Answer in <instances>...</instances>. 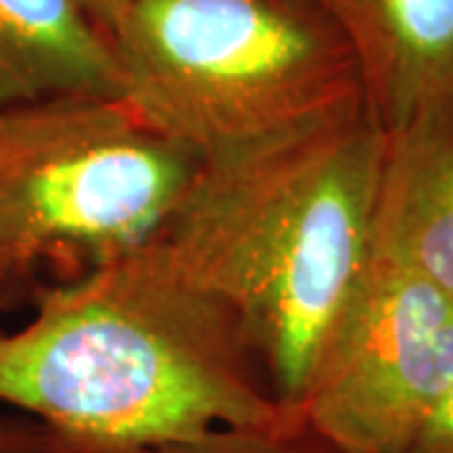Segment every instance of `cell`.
Returning <instances> with one entry per match:
<instances>
[{
  "label": "cell",
  "mask_w": 453,
  "mask_h": 453,
  "mask_svg": "<svg viewBox=\"0 0 453 453\" xmlns=\"http://www.w3.org/2000/svg\"><path fill=\"white\" fill-rule=\"evenodd\" d=\"M0 405L104 453L295 421L240 318L154 237L41 290L28 323L0 330Z\"/></svg>",
  "instance_id": "cell-1"
},
{
  "label": "cell",
  "mask_w": 453,
  "mask_h": 453,
  "mask_svg": "<svg viewBox=\"0 0 453 453\" xmlns=\"http://www.w3.org/2000/svg\"><path fill=\"white\" fill-rule=\"evenodd\" d=\"M383 144L363 109L202 162L154 234L184 275L240 318L292 418L371 270Z\"/></svg>",
  "instance_id": "cell-2"
},
{
  "label": "cell",
  "mask_w": 453,
  "mask_h": 453,
  "mask_svg": "<svg viewBox=\"0 0 453 453\" xmlns=\"http://www.w3.org/2000/svg\"><path fill=\"white\" fill-rule=\"evenodd\" d=\"M109 38L134 111L202 162L368 109L325 0H131Z\"/></svg>",
  "instance_id": "cell-3"
},
{
  "label": "cell",
  "mask_w": 453,
  "mask_h": 453,
  "mask_svg": "<svg viewBox=\"0 0 453 453\" xmlns=\"http://www.w3.org/2000/svg\"><path fill=\"white\" fill-rule=\"evenodd\" d=\"M202 159L124 96L56 98L0 111V303L43 262L86 265L149 242Z\"/></svg>",
  "instance_id": "cell-4"
},
{
  "label": "cell",
  "mask_w": 453,
  "mask_h": 453,
  "mask_svg": "<svg viewBox=\"0 0 453 453\" xmlns=\"http://www.w3.org/2000/svg\"><path fill=\"white\" fill-rule=\"evenodd\" d=\"M453 380V295L372 255L295 411L345 453H403Z\"/></svg>",
  "instance_id": "cell-5"
},
{
  "label": "cell",
  "mask_w": 453,
  "mask_h": 453,
  "mask_svg": "<svg viewBox=\"0 0 453 453\" xmlns=\"http://www.w3.org/2000/svg\"><path fill=\"white\" fill-rule=\"evenodd\" d=\"M383 134L372 255L453 295V101Z\"/></svg>",
  "instance_id": "cell-6"
},
{
  "label": "cell",
  "mask_w": 453,
  "mask_h": 453,
  "mask_svg": "<svg viewBox=\"0 0 453 453\" xmlns=\"http://www.w3.org/2000/svg\"><path fill=\"white\" fill-rule=\"evenodd\" d=\"M356 49L383 131L453 101V0H325Z\"/></svg>",
  "instance_id": "cell-7"
},
{
  "label": "cell",
  "mask_w": 453,
  "mask_h": 453,
  "mask_svg": "<svg viewBox=\"0 0 453 453\" xmlns=\"http://www.w3.org/2000/svg\"><path fill=\"white\" fill-rule=\"evenodd\" d=\"M124 96L109 31L79 0H0V111Z\"/></svg>",
  "instance_id": "cell-8"
},
{
  "label": "cell",
  "mask_w": 453,
  "mask_h": 453,
  "mask_svg": "<svg viewBox=\"0 0 453 453\" xmlns=\"http://www.w3.org/2000/svg\"><path fill=\"white\" fill-rule=\"evenodd\" d=\"M142 453H345L308 431L303 423L282 421L262 428H219L195 441Z\"/></svg>",
  "instance_id": "cell-9"
},
{
  "label": "cell",
  "mask_w": 453,
  "mask_h": 453,
  "mask_svg": "<svg viewBox=\"0 0 453 453\" xmlns=\"http://www.w3.org/2000/svg\"><path fill=\"white\" fill-rule=\"evenodd\" d=\"M0 453H104L11 408H0Z\"/></svg>",
  "instance_id": "cell-10"
},
{
  "label": "cell",
  "mask_w": 453,
  "mask_h": 453,
  "mask_svg": "<svg viewBox=\"0 0 453 453\" xmlns=\"http://www.w3.org/2000/svg\"><path fill=\"white\" fill-rule=\"evenodd\" d=\"M403 453H453V380Z\"/></svg>",
  "instance_id": "cell-11"
},
{
  "label": "cell",
  "mask_w": 453,
  "mask_h": 453,
  "mask_svg": "<svg viewBox=\"0 0 453 453\" xmlns=\"http://www.w3.org/2000/svg\"><path fill=\"white\" fill-rule=\"evenodd\" d=\"M79 3H81L83 8H86V13L94 18L101 28L109 31V26L119 18V13L129 5L131 0H79Z\"/></svg>",
  "instance_id": "cell-12"
}]
</instances>
